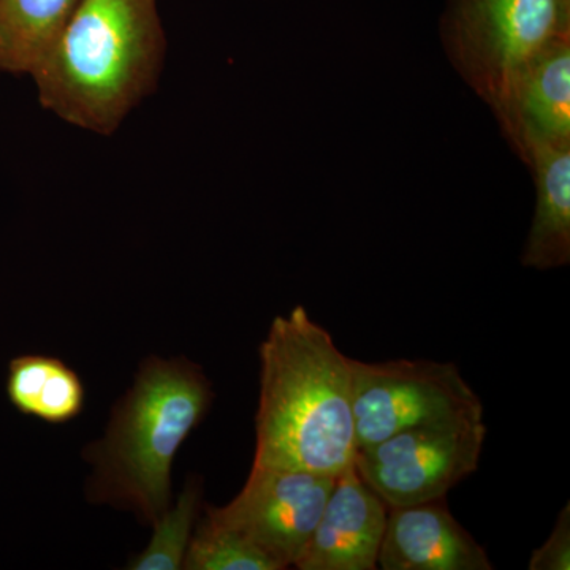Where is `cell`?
Returning <instances> with one entry per match:
<instances>
[{"mask_svg": "<svg viewBox=\"0 0 570 570\" xmlns=\"http://www.w3.org/2000/svg\"><path fill=\"white\" fill-rule=\"evenodd\" d=\"M187 570H283L238 531L205 519L195 528L184 557Z\"/></svg>", "mask_w": 570, "mask_h": 570, "instance_id": "9a60e30c", "label": "cell"}, {"mask_svg": "<svg viewBox=\"0 0 570 570\" xmlns=\"http://www.w3.org/2000/svg\"><path fill=\"white\" fill-rule=\"evenodd\" d=\"M487 433L483 415L409 428L356 450L355 468L389 509L448 498L478 471Z\"/></svg>", "mask_w": 570, "mask_h": 570, "instance_id": "5b68a950", "label": "cell"}, {"mask_svg": "<svg viewBox=\"0 0 570 570\" xmlns=\"http://www.w3.org/2000/svg\"><path fill=\"white\" fill-rule=\"evenodd\" d=\"M384 570H491L485 549L450 512L448 498L389 509L379 551Z\"/></svg>", "mask_w": 570, "mask_h": 570, "instance_id": "30bf717a", "label": "cell"}, {"mask_svg": "<svg viewBox=\"0 0 570 570\" xmlns=\"http://www.w3.org/2000/svg\"><path fill=\"white\" fill-rule=\"evenodd\" d=\"M530 570L570 569V504L561 510L550 538L532 553Z\"/></svg>", "mask_w": 570, "mask_h": 570, "instance_id": "2e32d148", "label": "cell"}, {"mask_svg": "<svg viewBox=\"0 0 570 570\" xmlns=\"http://www.w3.org/2000/svg\"><path fill=\"white\" fill-rule=\"evenodd\" d=\"M358 449L426 423L483 415L482 401L459 366L433 360L366 363L351 358Z\"/></svg>", "mask_w": 570, "mask_h": 570, "instance_id": "8992f818", "label": "cell"}, {"mask_svg": "<svg viewBox=\"0 0 570 570\" xmlns=\"http://www.w3.org/2000/svg\"><path fill=\"white\" fill-rule=\"evenodd\" d=\"M535 187L534 216L521 265L538 272L570 264V141L534 142L521 160Z\"/></svg>", "mask_w": 570, "mask_h": 570, "instance_id": "8fae6325", "label": "cell"}, {"mask_svg": "<svg viewBox=\"0 0 570 570\" xmlns=\"http://www.w3.org/2000/svg\"><path fill=\"white\" fill-rule=\"evenodd\" d=\"M336 478L288 469L253 468L238 497L224 508H208L214 523L254 542L283 569L305 554Z\"/></svg>", "mask_w": 570, "mask_h": 570, "instance_id": "52a82bcc", "label": "cell"}, {"mask_svg": "<svg viewBox=\"0 0 570 570\" xmlns=\"http://www.w3.org/2000/svg\"><path fill=\"white\" fill-rule=\"evenodd\" d=\"M212 382L189 360H145L112 409L107 433L85 450L89 499L129 509L154 524L171 505L176 453L212 407Z\"/></svg>", "mask_w": 570, "mask_h": 570, "instance_id": "3957f363", "label": "cell"}, {"mask_svg": "<svg viewBox=\"0 0 570 570\" xmlns=\"http://www.w3.org/2000/svg\"><path fill=\"white\" fill-rule=\"evenodd\" d=\"M253 468L336 478L355 463L351 358L303 306L277 316L261 344Z\"/></svg>", "mask_w": 570, "mask_h": 570, "instance_id": "6da1fadb", "label": "cell"}, {"mask_svg": "<svg viewBox=\"0 0 570 570\" xmlns=\"http://www.w3.org/2000/svg\"><path fill=\"white\" fill-rule=\"evenodd\" d=\"M564 36L570 0H448L439 21L450 66L493 116L520 70Z\"/></svg>", "mask_w": 570, "mask_h": 570, "instance_id": "277c9868", "label": "cell"}, {"mask_svg": "<svg viewBox=\"0 0 570 570\" xmlns=\"http://www.w3.org/2000/svg\"><path fill=\"white\" fill-rule=\"evenodd\" d=\"M202 487L197 479L190 480L175 505H170L153 524L151 542L132 558L127 569L178 570L183 569L187 547L193 539L195 520L200 512Z\"/></svg>", "mask_w": 570, "mask_h": 570, "instance_id": "5bb4252c", "label": "cell"}, {"mask_svg": "<svg viewBox=\"0 0 570 570\" xmlns=\"http://www.w3.org/2000/svg\"><path fill=\"white\" fill-rule=\"evenodd\" d=\"M389 508L360 478L355 463L336 475L299 570H374Z\"/></svg>", "mask_w": 570, "mask_h": 570, "instance_id": "ba28073f", "label": "cell"}, {"mask_svg": "<svg viewBox=\"0 0 570 570\" xmlns=\"http://www.w3.org/2000/svg\"><path fill=\"white\" fill-rule=\"evenodd\" d=\"M7 395L18 412L51 425L77 419L86 400L81 377L61 360L47 355L11 360Z\"/></svg>", "mask_w": 570, "mask_h": 570, "instance_id": "7c38bea8", "label": "cell"}, {"mask_svg": "<svg viewBox=\"0 0 570 570\" xmlns=\"http://www.w3.org/2000/svg\"><path fill=\"white\" fill-rule=\"evenodd\" d=\"M163 55L157 0H81L31 77L47 110L108 135L151 91Z\"/></svg>", "mask_w": 570, "mask_h": 570, "instance_id": "7a4b0ae2", "label": "cell"}, {"mask_svg": "<svg viewBox=\"0 0 570 570\" xmlns=\"http://www.w3.org/2000/svg\"><path fill=\"white\" fill-rule=\"evenodd\" d=\"M80 2L0 0V70L32 75Z\"/></svg>", "mask_w": 570, "mask_h": 570, "instance_id": "4fadbf2b", "label": "cell"}, {"mask_svg": "<svg viewBox=\"0 0 570 570\" xmlns=\"http://www.w3.org/2000/svg\"><path fill=\"white\" fill-rule=\"evenodd\" d=\"M494 119L520 160L534 142L570 141V36L554 40L520 70Z\"/></svg>", "mask_w": 570, "mask_h": 570, "instance_id": "9c48e42d", "label": "cell"}]
</instances>
